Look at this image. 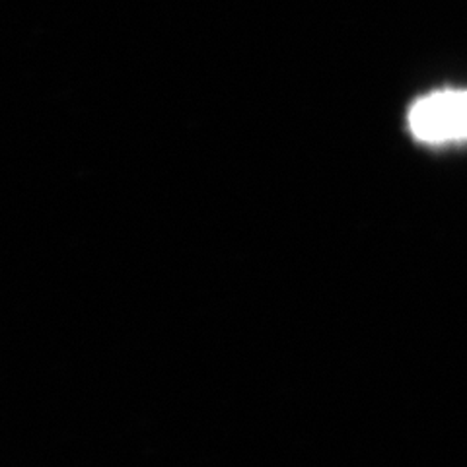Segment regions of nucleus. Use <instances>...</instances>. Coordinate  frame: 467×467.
<instances>
[{"label": "nucleus", "mask_w": 467, "mask_h": 467, "mask_svg": "<svg viewBox=\"0 0 467 467\" xmlns=\"http://www.w3.org/2000/svg\"><path fill=\"white\" fill-rule=\"evenodd\" d=\"M409 127L419 140H467V90H442L420 98L409 111Z\"/></svg>", "instance_id": "f257e3e1"}]
</instances>
